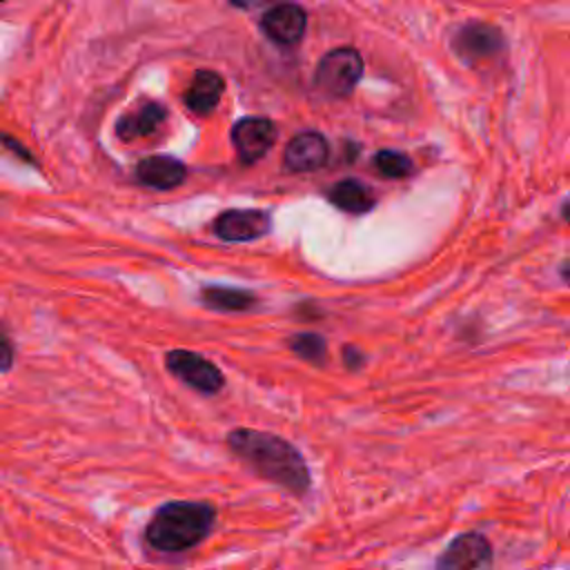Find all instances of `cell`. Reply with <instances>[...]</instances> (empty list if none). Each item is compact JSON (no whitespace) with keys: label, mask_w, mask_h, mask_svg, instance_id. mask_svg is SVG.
<instances>
[{"label":"cell","mask_w":570,"mask_h":570,"mask_svg":"<svg viewBox=\"0 0 570 570\" xmlns=\"http://www.w3.org/2000/svg\"><path fill=\"white\" fill-rule=\"evenodd\" d=\"M167 118V109L160 102L154 100H142L140 105H136L134 109H129L127 114H122L116 122V134L120 140H136V138H145L149 134H154L163 120Z\"/></svg>","instance_id":"obj_11"},{"label":"cell","mask_w":570,"mask_h":570,"mask_svg":"<svg viewBox=\"0 0 570 570\" xmlns=\"http://www.w3.org/2000/svg\"><path fill=\"white\" fill-rule=\"evenodd\" d=\"M374 167L387 178H405L414 169L410 156L394 149H381L374 156Z\"/></svg>","instance_id":"obj_17"},{"label":"cell","mask_w":570,"mask_h":570,"mask_svg":"<svg viewBox=\"0 0 570 570\" xmlns=\"http://www.w3.org/2000/svg\"><path fill=\"white\" fill-rule=\"evenodd\" d=\"M229 138L238 158L243 163H254L276 142V125L265 116H247L232 127Z\"/></svg>","instance_id":"obj_6"},{"label":"cell","mask_w":570,"mask_h":570,"mask_svg":"<svg viewBox=\"0 0 570 570\" xmlns=\"http://www.w3.org/2000/svg\"><path fill=\"white\" fill-rule=\"evenodd\" d=\"M227 445L258 476L289 490L292 494L307 492V463L289 441L261 430H234L227 434Z\"/></svg>","instance_id":"obj_1"},{"label":"cell","mask_w":570,"mask_h":570,"mask_svg":"<svg viewBox=\"0 0 570 570\" xmlns=\"http://www.w3.org/2000/svg\"><path fill=\"white\" fill-rule=\"evenodd\" d=\"M330 156V145L323 134L318 131H303L296 134L283 154V165L289 171L303 174V171H314L327 163Z\"/></svg>","instance_id":"obj_10"},{"label":"cell","mask_w":570,"mask_h":570,"mask_svg":"<svg viewBox=\"0 0 570 570\" xmlns=\"http://www.w3.org/2000/svg\"><path fill=\"white\" fill-rule=\"evenodd\" d=\"M272 218L265 209H225L214 220V234L223 240L245 243L269 232Z\"/></svg>","instance_id":"obj_7"},{"label":"cell","mask_w":570,"mask_h":570,"mask_svg":"<svg viewBox=\"0 0 570 570\" xmlns=\"http://www.w3.org/2000/svg\"><path fill=\"white\" fill-rule=\"evenodd\" d=\"M561 218L570 225V196H568V198H566V203L561 205Z\"/></svg>","instance_id":"obj_22"},{"label":"cell","mask_w":570,"mask_h":570,"mask_svg":"<svg viewBox=\"0 0 570 570\" xmlns=\"http://www.w3.org/2000/svg\"><path fill=\"white\" fill-rule=\"evenodd\" d=\"M289 347L294 354H298L305 361L312 363H323L325 354H327V345L325 338L314 334V332H303V334H294L289 338Z\"/></svg>","instance_id":"obj_16"},{"label":"cell","mask_w":570,"mask_h":570,"mask_svg":"<svg viewBox=\"0 0 570 570\" xmlns=\"http://www.w3.org/2000/svg\"><path fill=\"white\" fill-rule=\"evenodd\" d=\"M488 566H492V546L479 532H463L454 537L436 559V568H448V570L488 568Z\"/></svg>","instance_id":"obj_8"},{"label":"cell","mask_w":570,"mask_h":570,"mask_svg":"<svg viewBox=\"0 0 570 570\" xmlns=\"http://www.w3.org/2000/svg\"><path fill=\"white\" fill-rule=\"evenodd\" d=\"M185 163L174 156H145L136 165V178L154 189H174L185 180Z\"/></svg>","instance_id":"obj_12"},{"label":"cell","mask_w":570,"mask_h":570,"mask_svg":"<svg viewBox=\"0 0 570 570\" xmlns=\"http://www.w3.org/2000/svg\"><path fill=\"white\" fill-rule=\"evenodd\" d=\"M503 33L488 22H468L459 27L452 38L454 53L468 65L494 60L503 51Z\"/></svg>","instance_id":"obj_4"},{"label":"cell","mask_w":570,"mask_h":570,"mask_svg":"<svg viewBox=\"0 0 570 570\" xmlns=\"http://www.w3.org/2000/svg\"><path fill=\"white\" fill-rule=\"evenodd\" d=\"M223 91H225V80L220 73L212 71V69H198L183 98H185V105L194 114L207 116L220 102Z\"/></svg>","instance_id":"obj_13"},{"label":"cell","mask_w":570,"mask_h":570,"mask_svg":"<svg viewBox=\"0 0 570 570\" xmlns=\"http://www.w3.org/2000/svg\"><path fill=\"white\" fill-rule=\"evenodd\" d=\"M229 2L236 7H243V9H252L256 4H265V2H274V0H229Z\"/></svg>","instance_id":"obj_19"},{"label":"cell","mask_w":570,"mask_h":570,"mask_svg":"<svg viewBox=\"0 0 570 570\" xmlns=\"http://www.w3.org/2000/svg\"><path fill=\"white\" fill-rule=\"evenodd\" d=\"M363 76V58L354 47H338L327 51L314 71L318 91L332 98H345L354 91Z\"/></svg>","instance_id":"obj_3"},{"label":"cell","mask_w":570,"mask_h":570,"mask_svg":"<svg viewBox=\"0 0 570 570\" xmlns=\"http://www.w3.org/2000/svg\"><path fill=\"white\" fill-rule=\"evenodd\" d=\"M343 358H345V363H347L350 370H356V367H361V363H363V354H361L356 347H352V345H347V347L343 350Z\"/></svg>","instance_id":"obj_18"},{"label":"cell","mask_w":570,"mask_h":570,"mask_svg":"<svg viewBox=\"0 0 570 570\" xmlns=\"http://www.w3.org/2000/svg\"><path fill=\"white\" fill-rule=\"evenodd\" d=\"M2 347H4V370H9L11 365V343H9V336H2Z\"/></svg>","instance_id":"obj_20"},{"label":"cell","mask_w":570,"mask_h":570,"mask_svg":"<svg viewBox=\"0 0 570 570\" xmlns=\"http://www.w3.org/2000/svg\"><path fill=\"white\" fill-rule=\"evenodd\" d=\"M165 365L176 379L185 381L189 387L203 394H216L225 385V379L218 365H214L212 361H207L196 352L169 350L165 356Z\"/></svg>","instance_id":"obj_5"},{"label":"cell","mask_w":570,"mask_h":570,"mask_svg":"<svg viewBox=\"0 0 570 570\" xmlns=\"http://www.w3.org/2000/svg\"><path fill=\"white\" fill-rule=\"evenodd\" d=\"M200 301L209 309L218 312H243L249 309L256 303V296L247 289L238 287H220V285H207L200 289Z\"/></svg>","instance_id":"obj_15"},{"label":"cell","mask_w":570,"mask_h":570,"mask_svg":"<svg viewBox=\"0 0 570 570\" xmlns=\"http://www.w3.org/2000/svg\"><path fill=\"white\" fill-rule=\"evenodd\" d=\"M214 519L216 510L209 503L171 501L154 512L145 539L160 552H183L209 534Z\"/></svg>","instance_id":"obj_2"},{"label":"cell","mask_w":570,"mask_h":570,"mask_svg":"<svg viewBox=\"0 0 570 570\" xmlns=\"http://www.w3.org/2000/svg\"><path fill=\"white\" fill-rule=\"evenodd\" d=\"M559 276L570 285V258H566V261L559 265Z\"/></svg>","instance_id":"obj_21"},{"label":"cell","mask_w":570,"mask_h":570,"mask_svg":"<svg viewBox=\"0 0 570 570\" xmlns=\"http://www.w3.org/2000/svg\"><path fill=\"white\" fill-rule=\"evenodd\" d=\"M305 24H307L305 11L301 7L287 4V2L267 9L265 16L261 18L263 33L272 42L285 45V47H292V45H296L303 38Z\"/></svg>","instance_id":"obj_9"},{"label":"cell","mask_w":570,"mask_h":570,"mask_svg":"<svg viewBox=\"0 0 570 570\" xmlns=\"http://www.w3.org/2000/svg\"><path fill=\"white\" fill-rule=\"evenodd\" d=\"M327 198L332 200V205H336L338 209L350 212V214H363L374 207L372 189L356 178H345V180L332 185L327 191Z\"/></svg>","instance_id":"obj_14"}]
</instances>
